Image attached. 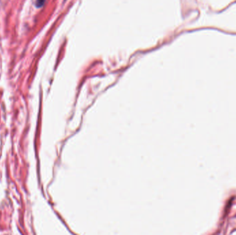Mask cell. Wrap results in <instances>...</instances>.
<instances>
[{
  "mask_svg": "<svg viewBox=\"0 0 236 235\" xmlns=\"http://www.w3.org/2000/svg\"><path fill=\"white\" fill-rule=\"evenodd\" d=\"M44 1L45 0H37V7H41L43 3H44Z\"/></svg>",
  "mask_w": 236,
  "mask_h": 235,
  "instance_id": "cell-1",
  "label": "cell"
}]
</instances>
